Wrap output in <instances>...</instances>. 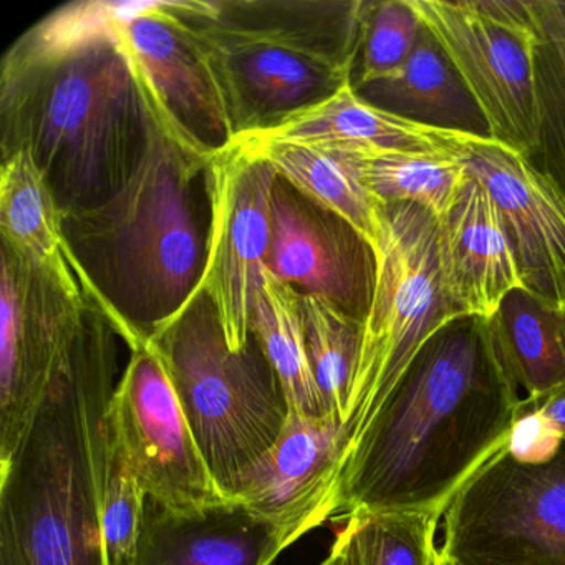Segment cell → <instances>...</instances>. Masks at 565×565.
<instances>
[{
    "mask_svg": "<svg viewBox=\"0 0 565 565\" xmlns=\"http://www.w3.org/2000/svg\"><path fill=\"white\" fill-rule=\"evenodd\" d=\"M0 230L2 249L28 266L65 269L75 264L64 214L31 151L2 157Z\"/></svg>",
    "mask_w": 565,
    "mask_h": 565,
    "instance_id": "cell-23",
    "label": "cell"
},
{
    "mask_svg": "<svg viewBox=\"0 0 565 565\" xmlns=\"http://www.w3.org/2000/svg\"><path fill=\"white\" fill-rule=\"evenodd\" d=\"M345 451L340 419L290 413L282 435L250 471L237 501L297 542L333 518Z\"/></svg>",
    "mask_w": 565,
    "mask_h": 565,
    "instance_id": "cell-15",
    "label": "cell"
},
{
    "mask_svg": "<svg viewBox=\"0 0 565 565\" xmlns=\"http://www.w3.org/2000/svg\"><path fill=\"white\" fill-rule=\"evenodd\" d=\"M461 131L429 127L382 110L347 82L335 94L284 118L267 130L237 138L320 148H383L455 158Z\"/></svg>",
    "mask_w": 565,
    "mask_h": 565,
    "instance_id": "cell-19",
    "label": "cell"
},
{
    "mask_svg": "<svg viewBox=\"0 0 565 565\" xmlns=\"http://www.w3.org/2000/svg\"><path fill=\"white\" fill-rule=\"evenodd\" d=\"M302 323L323 408L327 416L343 425L359 365L363 322L323 297L302 296Z\"/></svg>",
    "mask_w": 565,
    "mask_h": 565,
    "instance_id": "cell-27",
    "label": "cell"
},
{
    "mask_svg": "<svg viewBox=\"0 0 565 565\" xmlns=\"http://www.w3.org/2000/svg\"><path fill=\"white\" fill-rule=\"evenodd\" d=\"M253 332L273 363L290 413L327 416L313 379L302 323V296L264 267L254 307Z\"/></svg>",
    "mask_w": 565,
    "mask_h": 565,
    "instance_id": "cell-25",
    "label": "cell"
},
{
    "mask_svg": "<svg viewBox=\"0 0 565 565\" xmlns=\"http://www.w3.org/2000/svg\"><path fill=\"white\" fill-rule=\"evenodd\" d=\"M564 441V436L541 412L522 403L521 416L512 428L505 451L518 461L541 465L551 461Z\"/></svg>",
    "mask_w": 565,
    "mask_h": 565,
    "instance_id": "cell-31",
    "label": "cell"
},
{
    "mask_svg": "<svg viewBox=\"0 0 565 565\" xmlns=\"http://www.w3.org/2000/svg\"><path fill=\"white\" fill-rule=\"evenodd\" d=\"M145 512L147 492L141 488L127 452L111 433L104 505V537L108 565H134L143 531Z\"/></svg>",
    "mask_w": 565,
    "mask_h": 565,
    "instance_id": "cell-30",
    "label": "cell"
},
{
    "mask_svg": "<svg viewBox=\"0 0 565 565\" xmlns=\"http://www.w3.org/2000/svg\"><path fill=\"white\" fill-rule=\"evenodd\" d=\"M319 565H359L353 529L349 521L343 525L342 531L337 534L335 542H333L329 555H327Z\"/></svg>",
    "mask_w": 565,
    "mask_h": 565,
    "instance_id": "cell-33",
    "label": "cell"
},
{
    "mask_svg": "<svg viewBox=\"0 0 565 565\" xmlns=\"http://www.w3.org/2000/svg\"><path fill=\"white\" fill-rule=\"evenodd\" d=\"M138 81L148 124L137 167L105 203L64 216L85 286L130 350L147 343L200 287L210 226L206 168L214 153Z\"/></svg>",
    "mask_w": 565,
    "mask_h": 565,
    "instance_id": "cell-2",
    "label": "cell"
},
{
    "mask_svg": "<svg viewBox=\"0 0 565 565\" xmlns=\"http://www.w3.org/2000/svg\"><path fill=\"white\" fill-rule=\"evenodd\" d=\"M117 38L147 90L191 137L210 150L233 143L220 94L200 54L163 12V2H135Z\"/></svg>",
    "mask_w": 565,
    "mask_h": 565,
    "instance_id": "cell-16",
    "label": "cell"
},
{
    "mask_svg": "<svg viewBox=\"0 0 565 565\" xmlns=\"http://www.w3.org/2000/svg\"><path fill=\"white\" fill-rule=\"evenodd\" d=\"M531 6L535 39L539 145L529 160L565 193V2Z\"/></svg>",
    "mask_w": 565,
    "mask_h": 565,
    "instance_id": "cell-26",
    "label": "cell"
},
{
    "mask_svg": "<svg viewBox=\"0 0 565 565\" xmlns=\"http://www.w3.org/2000/svg\"><path fill=\"white\" fill-rule=\"evenodd\" d=\"M449 287L466 317L488 320L515 289H525L504 220L484 188L469 177L443 221Z\"/></svg>",
    "mask_w": 565,
    "mask_h": 565,
    "instance_id": "cell-18",
    "label": "cell"
},
{
    "mask_svg": "<svg viewBox=\"0 0 565 565\" xmlns=\"http://www.w3.org/2000/svg\"><path fill=\"white\" fill-rule=\"evenodd\" d=\"M320 148V147H319ZM342 154L363 186L383 204L409 203L445 221L458 204L469 174L445 154L383 148H326Z\"/></svg>",
    "mask_w": 565,
    "mask_h": 565,
    "instance_id": "cell-24",
    "label": "cell"
},
{
    "mask_svg": "<svg viewBox=\"0 0 565 565\" xmlns=\"http://www.w3.org/2000/svg\"><path fill=\"white\" fill-rule=\"evenodd\" d=\"M266 267L300 296L323 297L362 322L369 313L376 276L372 246L279 177Z\"/></svg>",
    "mask_w": 565,
    "mask_h": 565,
    "instance_id": "cell-13",
    "label": "cell"
},
{
    "mask_svg": "<svg viewBox=\"0 0 565 565\" xmlns=\"http://www.w3.org/2000/svg\"><path fill=\"white\" fill-rule=\"evenodd\" d=\"M110 423L148 498L173 509L227 501L198 448L167 369L148 343L130 350L111 398Z\"/></svg>",
    "mask_w": 565,
    "mask_h": 565,
    "instance_id": "cell-12",
    "label": "cell"
},
{
    "mask_svg": "<svg viewBox=\"0 0 565 565\" xmlns=\"http://www.w3.org/2000/svg\"><path fill=\"white\" fill-rule=\"evenodd\" d=\"M117 339L102 307L0 459V565H108L104 537Z\"/></svg>",
    "mask_w": 565,
    "mask_h": 565,
    "instance_id": "cell-3",
    "label": "cell"
},
{
    "mask_svg": "<svg viewBox=\"0 0 565 565\" xmlns=\"http://www.w3.org/2000/svg\"><path fill=\"white\" fill-rule=\"evenodd\" d=\"M369 2H163L241 135L335 94L362 49Z\"/></svg>",
    "mask_w": 565,
    "mask_h": 565,
    "instance_id": "cell-5",
    "label": "cell"
},
{
    "mask_svg": "<svg viewBox=\"0 0 565 565\" xmlns=\"http://www.w3.org/2000/svg\"><path fill=\"white\" fill-rule=\"evenodd\" d=\"M481 322L499 365L524 399L537 402L565 382V313L557 303L515 289Z\"/></svg>",
    "mask_w": 565,
    "mask_h": 565,
    "instance_id": "cell-20",
    "label": "cell"
},
{
    "mask_svg": "<svg viewBox=\"0 0 565 565\" xmlns=\"http://www.w3.org/2000/svg\"><path fill=\"white\" fill-rule=\"evenodd\" d=\"M557 306L561 307L565 313V277L564 280H562L561 290H558Z\"/></svg>",
    "mask_w": 565,
    "mask_h": 565,
    "instance_id": "cell-34",
    "label": "cell"
},
{
    "mask_svg": "<svg viewBox=\"0 0 565 565\" xmlns=\"http://www.w3.org/2000/svg\"><path fill=\"white\" fill-rule=\"evenodd\" d=\"M356 92L370 104L398 117L489 137L478 105L425 25L408 61L393 77Z\"/></svg>",
    "mask_w": 565,
    "mask_h": 565,
    "instance_id": "cell-21",
    "label": "cell"
},
{
    "mask_svg": "<svg viewBox=\"0 0 565 565\" xmlns=\"http://www.w3.org/2000/svg\"><path fill=\"white\" fill-rule=\"evenodd\" d=\"M458 72L489 137L532 158L539 145L531 6L519 0H409Z\"/></svg>",
    "mask_w": 565,
    "mask_h": 565,
    "instance_id": "cell-8",
    "label": "cell"
},
{
    "mask_svg": "<svg viewBox=\"0 0 565 565\" xmlns=\"http://www.w3.org/2000/svg\"><path fill=\"white\" fill-rule=\"evenodd\" d=\"M276 181L273 167L236 141L214 151L206 168L210 226L200 287L234 352L253 335L260 273L273 236Z\"/></svg>",
    "mask_w": 565,
    "mask_h": 565,
    "instance_id": "cell-11",
    "label": "cell"
},
{
    "mask_svg": "<svg viewBox=\"0 0 565 565\" xmlns=\"http://www.w3.org/2000/svg\"><path fill=\"white\" fill-rule=\"evenodd\" d=\"M273 167L280 180L289 183L307 200L349 223L373 253L385 233L386 206L360 181L352 164L326 148L312 145L236 138Z\"/></svg>",
    "mask_w": 565,
    "mask_h": 565,
    "instance_id": "cell-22",
    "label": "cell"
},
{
    "mask_svg": "<svg viewBox=\"0 0 565 565\" xmlns=\"http://www.w3.org/2000/svg\"><path fill=\"white\" fill-rule=\"evenodd\" d=\"M522 403L529 408L541 412L565 439V382L537 402H527L522 398Z\"/></svg>",
    "mask_w": 565,
    "mask_h": 565,
    "instance_id": "cell-32",
    "label": "cell"
},
{
    "mask_svg": "<svg viewBox=\"0 0 565 565\" xmlns=\"http://www.w3.org/2000/svg\"><path fill=\"white\" fill-rule=\"evenodd\" d=\"M456 160L508 227L525 289L557 303L565 277V193L525 154L491 137L459 135Z\"/></svg>",
    "mask_w": 565,
    "mask_h": 565,
    "instance_id": "cell-14",
    "label": "cell"
},
{
    "mask_svg": "<svg viewBox=\"0 0 565 565\" xmlns=\"http://www.w3.org/2000/svg\"><path fill=\"white\" fill-rule=\"evenodd\" d=\"M443 519L445 565H565V441L541 465L502 449Z\"/></svg>",
    "mask_w": 565,
    "mask_h": 565,
    "instance_id": "cell-9",
    "label": "cell"
},
{
    "mask_svg": "<svg viewBox=\"0 0 565 565\" xmlns=\"http://www.w3.org/2000/svg\"><path fill=\"white\" fill-rule=\"evenodd\" d=\"M292 544L241 501L173 509L147 495L134 565H273Z\"/></svg>",
    "mask_w": 565,
    "mask_h": 565,
    "instance_id": "cell-17",
    "label": "cell"
},
{
    "mask_svg": "<svg viewBox=\"0 0 565 565\" xmlns=\"http://www.w3.org/2000/svg\"><path fill=\"white\" fill-rule=\"evenodd\" d=\"M97 306L77 263L39 269L2 249L0 459L18 445L62 353Z\"/></svg>",
    "mask_w": 565,
    "mask_h": 565,
    "instance_id": "cell-10",
    "label": "cell"
},
{
    "mask_svg": "<svg viewBox=\"0 0 565 565\" xmlns=\"http://www.w3.org/2000/svg\"><path fill=\"white\" fill-rule=\"evenodd\" d=\"M147 343L167 369L217 488L237 501L290 415L282 383L259 339L253 332L247 345L234 352L213 302L198 287Z\"/></svg>",
    "mask_w": 565,
    "mask_h": 565,
    "instance_id": "cell-6",
    "label": "cell"
},
{
    "mask_svg": "<svg viewBox=\"0 0 565 565\" xmlns=\"http://www.w3.org/2000/svg\"><path fill=\"white\" fill-rule=\"evenodd\" d=\"M521 408L481 320L448 323L423 345L347 451L333 515L441 519L508 446Z\"/></svg>",
    "mask_w": 565,
    "mask_h": 565,
    "instance_id": "cell-1",
    "label": "cell"
},
{
    "mask_svg": "<svg viewBox=\"0 0 565 565\" xmlns=\"http://www.w3.org/2000/svg\"><path fill=\"white\" fill-rule=\"evenodd\" d=\"M0 107L2 157L31 151L64 216L114 196L147 140L143 92L117 25L77 44L12 45Z\"/></svg>",
    "mask_w": 565,
    "mask_h": 565,
    "instance_id": "cell-4",
    "label": "cell"
},
{
    "mask_svg": "<svg viewBox=\"0 0 565 565\" xmlns=\"http://www.w3.org/2000/svg\"><path fill=\"white\" fill-rule=\"evenodd\" d=\"M352 524L359 565H439L436 531L441 519L382 512L347 518Z\"/></svg>",
    "mask_w": 565,
    "mask_h": 565,
    "instance_id": "cell-28",
    "label": "cell"
},
{
    "mask_svg": "<svg viewBox=\"0 0 565 565\" xmlns=\"http://www.w3.org/2000/svg\"><path fill=\"white\" fill-rule=\"evenodd\" d=\"M375 259V289L342 425L347 451L423 345L466 317L449 287L441 221L425 207L386 206Z\"/></svg>",
    "mask_w": 565,
    "mask_h": 565,
    "instance_id": "cell-7",
    "label": "cell"
},
{
    "mask_svg": "<svg viewBox=\"0 0 565 565\" xmlns=\"http://www.w3.org/2000/svg\"><path fill=\"white\" fill-rule=\"evenodd\" d=\"M422 31L423 22L409 0L369 2L355 88L393 77L408 61Z\"/></svg>",
    "mask_w": 565,
    "mask_h": 565,
    "instance_id": "cell-29",
    "label": "cell"
},
{
    "mask_svg": "<svg viewBox=\"0 0 565 565\" xmlns=\"http://www.w3.org/2000/svg\"><path fill=\"white\" fill-rule=\"evenodd\" d=\"M439 565H445V564H443V562H441V564H439Z\"/></svg>",
    "mask_w": 565,
    "mask_h": 565,
    "instance_id": "cell-35",
    "label": "cell"
}]
</instances>
